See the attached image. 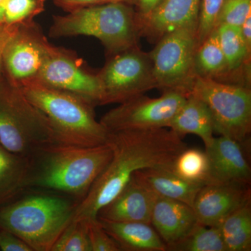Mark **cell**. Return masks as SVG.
I'll list each match as a JSON object with an SVG mask.
<instances>
[{
    "mask_svg": "<svg viewBox=\"0 0 251 251\" xmlns=\"http://www.w3.org/2000/svg\"><path fill=\"white\" fill-rule=\"evenodd\" d=\"M197 223L192 206L157 196L151 213V225L166 247L184 237Z\"/></svg>",
    "mask_w": 251,
    "mask_h": 251,
    "instance_id": "cell-17",
    "label": "cell"
},
{
    "mask_svg": "<svg viewBox=\"0 0 251 251\" xmlns=\"http://www.w3.org/2000/svg\"><path fill=\"white\" fill-rule=\"evenodd\" d=\"M161 0H134V7L138 15L151 12Z\"/></svg>",
    "mask_w": 251,
    "mask_h": 251,
    "instance_id": "cell-35",
    "label": "cell"
},
{
    "mask_svg": "<svg viewBox=\"0 0 251 251\" xmlns=\"http://www.w3.org/2000/svg\"><path fill=\"white\" fill-rule=\"evenodd\" d=\"M186 97L175 92L158 98L137 96L107 112L99 120L108 132L168 128Z\"/></svg>",
    "mask_w": 251,
    "mask_h": 251,
    "instance_id": "cell-11",
    "label": "cell"
},
{
    "mask_svg": "<svg viewBox=\"0 0 251 251\" xmlns=\"http://www.w3.org/2000/svg\"><path fill=\"white\" fill-rule=\"evenodd\" d=\"M225 0H201L198 21V44L214 30L216 20Z\"/></svg>",
    "mask_w": 251,
    "mask_h": 251,
    "instance_id": "cell-30",
    "label": "cell"
},
{
    "mask_svg": "<svg viewBox=\"0 0 251 251\" xmlns=\"http://www.w3.org/2000/svg\"><path fill=\"white\" fill-rule=\"evenodd\" d=\"M166 251H227L219 227L197 223L178 242L167 246Z\"/></svg>",
    "mask_w": 251,
    "mask_h": 251,
    "instance_id": "cell-25",
    "label": "cell"
},
{
    "mask_svg": "<svg viewBox=\"0 0 251 251\" xmlns=\"http://www.w3.org/2000/svg\"><path fill=\"white\" fill-rule=\"evenodd\" d=\"M50 251H92L89 239L88 221H71Z\"/></svg>",
    "mask_w": 251,
    "mask_h": 251,
    "instance_id": "cell-27",
    "label": "cell"
},
{
    "mask_svg": "<svg viewBox=\"0 0 251 251\" xmlns=\"http://www.w3.org/2000/svg\"><path fill=\"white\" fill-rule=\"evenodd\" d=\"M173 171L183 179L203 185L212 184L206 151L186 148L175 158Z\"/></svg>",
    "mask_w": 251,
    "mask_h": 251,
    "instance_id": "cell-26",
    "label": "cell"
},
{
    "mask_svg": "<svg viewBox=\"0 0 251 251\" xmlns=\"http://www.w3.org/2000/svg\"><path fill=\"white\" fill-rule=\"evenodd\" d=\"M88 233L92 251H121L115 239L102 227L98 219L88 221Z\"/></svg>",
    "mask_w": 251,
    "mask_h": 251,
    "instance_id": "cell-31",
    "label": "cell"
},
{
    "mask_svg": "<svg viewBox=\"0 0 251 251\" xmlns=\"http://www.w3.org/2000/svg\"><path fill=\"white\" fill-rule=\"evenodd\" d=\"M29 159L6 150L0 144V207L27 189Z\"/></svg>",
    "mask_w": 251,
    "mask_h": 251,
    "instance_id": "cell-22",
    "label": "cell"
},
{
    "mask_svg": "<svg viewBox=\"0 0 251 251\" xmlns=\"http://www.w3.org/2000/svg\"><path fill=\"white\" fill-rule=\"evenodd\" d=\"M157 196L134 176L97 214V219L112 222H142L151 224Z\"/></svg>",
    "mask_w": 251,
    "mask_h": 251,
    "instance_id": "cell-15",
    "label": "cell"
},
{
    "mask_svg": "<svg viewBox=\"0 0 251 251\" xmlns=\"http://www.w3.org/2000/svg\"><path fill=\"white\" fill-rule=\"evenodd\" d=\"M112 158L90 191L76 206L72 221H92L129 182L135 172L145 168L173 169L175 158L188 146L168 128L109 132Z\"/></svg>",
    "mask_w": 251,
    "mask_h": 251,
    "instance_id": "cell-1",
    "label": "cell"
},
{
    "mask_svg": "<svg viewBox=\"0 0 251 251\" xmlns=\"http://www.w3.org/2000/svg\"><path fill=\"white\" fill-rule=\"evenodd\" d=\"M16 26L17 25H9L4 23L0 25V66L1 65L5 46L16 29Z\"/></svg>",
    "mask_w": 251,
    "mask_h": 251,
    "instance_id": "cell-34",
    "label": "cell"
},
{
    "mask_svg": "<svg viewBox=\"0 0 251 251\" xmlns=\"http://www.w3.org/2000/svg\"><path fill=\"white\" fill-rule=\"evenodd\" d=\"M251 14V0H225L216 20L215 28L221 25L241 27Z\"/></svg>",
    "mask_w": 251,
    "mask_h": 251,
    "instance_id": "cell-29",
    "label": "cell"
},
{
    "mask_svg": "<svg viewBox=\"0 0 251 251\" xmlns=\"http://www.w3.org/2000/svg\"><path fill=\"white\" fill-rule=\"evenodd\" d=\"M201 0H161L151 12L138 15L140 36L156 43L168 33L198 25Z\"/></svg>",
    "mask_w": 251,
    "mask_h": 251,
    "instance_id": "cell-14",
    "label": "cell"
},
{
    "mask_svg": "<svg viewBox=\"0 0 251 251\" xmlns=\"http://www.w3.org/2000/svg\"><path fill=\"white\" fill-rule=\"evenodd\" d=\"M240 29L246 44L251 49V14L243 23Z\"/></svg>",
    "mask_w": 251,
    "mask_h": 251,
    "instance_id": "cell-36",
    "label": "cell"
},
{
    "mask_svg": "<svg viewBox=\"0 0 251 251\" xmlns=\"http://www.w3.org/2000/svg\"><path fill=\"white\" fill-rule=\"evenodd\" d=\"M133 176L158 197L168 198L192 206L204 185L180 177L172 169L150 168L135 172Z\"/></svg>",
    "mask_w": 251,
    "mask_h": 251,
    "instance_id": "cell-19",
    "label": "cell"
},
{
    "mask_svg": "<svg viewBox=\"0 0 251 251\" xmlns=\"http://www.w3.org/2000/svg\"><path fill=\"white\" fill-rule=\"evenodd\" d=\"M8 0H0V25L3 24V18H4V10L5 5Z\"/></svg>",
    "mask_w": 251,
    "mask_h": 251,
    "instance_id": "cell-37",
    "label": "cell"
},
{
    "mask_svg": "<svg viewBox=\"0 0 251 251\" xmlns=\"http://www.w3.org/2000/svg\"><path fill=\"white\" fill-rule=\"evenodd\" d=\"M215 29L227 63L226 83L251 87V49L246 44L240 27L221 25Z\"/></svg>",
    "mask_w": 251,
    "mask_h": 251,
    "instance_id": "cell-18",
    "label": "cell"
},
{
    "mask_svg": "<svg viewBox=\"0 0 251 251\" xmlns=\"http://www.w3.org/2000/svg\"><path fill=\"white\" fill-rule=\"evenodd\" d=\"M121 251H166V245L151 224L99 220Z\"/></svg>",
    "mask_w": 251,
    "mask_h": 251,
    "instance_id": "cell-21",
    "label": "cell"
},
{
    "mask_svg": "<svg viewBox=\"0 0 251 251\" xmlns=\"http://www.w3.org/2000/svg\"><path fill=\"white\" fill-rule=\"evenodd\" d=\"M56 143L60 142L49 119L0 66V144L11 152L29 158L40 149Z\"/></svg>",
    "mask_w": 251,
    "mask_h": 251,
    "instance_id": "cell-6",
    "label": "cell"
},
{
    "mask_svg": "<svg viewBox=\"0 0 251 251\" xmlns=\"http://www.w3.org/2000/svg\"><path fill=\"white\" fill-rule=\"evenodd\" d=\"M26 98L50 122L62 144L94 147L107 143L109 132L83 99L34 81L19 85Z\"/></svg>",
    "mask_w": 251,
    "mask_h": 251,
    "instance_id": "cell-5",
    "label": "cell"
},
{
    "mask_svg": "<svg viewBox=\"0 0 251 251\" xmlns=\"http://www.w3.org/2000/svg\"><path fill=\"white\" fill-rule=\"evenodd\" d=\"M49 36L55 39L93 36L110 56L138 46V14L134 6L125 3L85 6L64 16H54Z\"/></svg>",
    "mask_w": 251,
    "mask_h": 251,
    "instance_id": "cell-4",
    "label": "cell"
},
{
    "mask_svg": "<svg viewBox=\"0 0 251 251\" xmlns=\"http://www.w3.org/2000/svg\"><path fill=\"white\" fill-rule=\"evenodd\" d=\"M196 76L226 82L227 63L216 29L198 46L195 56Z\"/></svg>",
    "mask_w": 251,
    "mask_h": 251,
    "instance_id": "cell-23",
    "label": "cell"
},
{
    "mask_svg": "<svg viewBox=\"0 0 251 251\" xmlns=\"http://www.w3.org/2000/svg\"><path fill=\"white\" fill-rule=\"evenodd\" d=\"M219 228L227 251H251V202L229 214Z\"/></svg>",
    "mask_w": 251,
    "mask_h": 251,
    "instance_id": "cell-24",
    "label": "cell"
},
{
    "mask_svg": "<svg viewBox=\"0 0 251 251\" xmlns=\"http://www.w3.org/2000/svg\"><path fill=\"white\" fill-rule=\"evenodd\" d=\"M34 82L67 92L95 108L103 105L104 95L98 72L94 73L74 51L52 45Z\"/></svg>",
    "mask_w": 251,
    "mask_h": 251,
    "instance_id": "cell-10",
    "label": "cell"
},
{
    "mask_svg": "<svg viewBox=\"0 0 251 251\" xmlns=\"http://www.w3.org/2000/svg\"><path fill=\"white\" fill-rule=\"evenodd\" d=\"M108 144L82 147L56 143L29 159L26 188L60 193L80 202L112 158Z\"/></svg>",
    "mask_w": 251,
    "mask_h": 251,
    "instance_id": "cell-2",
    "label": "cell"
},
{
    "mask_svg": "<svg viewBox=\"0 0 251 251\" xmlns=\"http://www.w3.org/2000/svg\"><path fill=\"white\" fill-rule=\"evenodd\" d=\"M191 94L207 105L214 121V132L242 144L249 140L251 132L250 87L196 77Z\"/></svg>",
    "mask_w": 251,
    "mask_h": 251,
    "instance_id": "cell-8",
    "label": "cell"
},
{
    "mask_svg": "<svg viewBox=\"0 0 251 251\" xmlns=\"http://www.w3.org/2000/svg\"><path fill=\"white\" fill-rule=\"evenodd\" d=\"M47 0H8L5 5L3 23L18 25L34 21L45 9Z\"/></svg>",
    "mask_w": 251,
    "mask_h": 251,
    "instance_id": "cell-28",
    "label": "cell"
},
{
    "mask_svg": "<svg viewBox=\"0 0 251 251\" xmlns=\"http://www.w3.org/2000/svg\"><path fill=\"white\" fill-rule=\"evenodd\" d=\"M52 2L67 13L85 6L110 3H125L134 6V0H52Z\"/></svg>",
    "mask_w": 251,
    "mask_h": 251,
    "instance_id": "cell-32",
    "label": "cell"
},
{
    "mask_svg": "<svg viewBox=\"0 0 251 251\" xmlns=\"http://www.w3.org/2000/svg\"><path fill=\"white\" fill-rule=\"evenodd\" d=\"M250 202L251 184L212 183L200 190L193 209L199 224L219 227L229 214Z\"/></svg>",
    "mask_w": 251,
    "mask_h": 251,
    "instance_id": "cell-13",
    "label": "cell"
},
{
    "mask_svg": "<svg viewBox=\"0 0 251 251\" xmlns=\"http://www.w3.org/2000/svg\"><path fill=\"white\" fill-rule=\"evenodd\" d=\"M78 203L60 193L27 188L0 207V227L21 238L33 251H50Z\"/></svg>",
    "mask_w": 251,
    "mask_h": 251,
    "instance_id": "cell-3",
    "label": "cell"
},
{
    "mask_svg": "<svg viewBox=\"0 0 251 251\" xmlns=\"http://www.w3.org/2000/svg\"><path fill=\"white\" fill-rule=\"evenodd\" d=\"M0 251H33L21 238L7 229L0 227Z\"/></svg>",
    "mask_w": 251,
    "mask_h": 251,
    "instance_id": "cell-33",
    "label": "cell"
},
{
    "mask_svg": "<svg viewBox=\"0 0 251 251\" xmlns=\"http://www.w3.org/2000/svg\"><path fill=\"white\" fill-rule=\"evenodd\" d=\"M242 143L224 135L205 148L212 183L251 184V168Z\"/></svg>",
    "mask_w": 251,
    "mask_h": 251,
    "instance_id": "cell-16",
    "label": "cell"
},
{
    "mask_svg": "<svg viewBox=\"0 0 251 251\" xmlns=\"http://www.w3.org/2000/svg\"><path fill=\"white\" fill-rule=\"evenodd\" d=\"M198 25L168 33L150 51L156 89L188 97L196 79L195 56L199 44Z\"/></svg>",
    "mask_w": 251,
    "mask_h": 251,
    "instance_id": "cell-7",
    "label": "cell"
},
{
    "mask_svg": "<svg viewBox=\"0 0 251 251\" xmlns=\"http://www.w3.org/2000/svg\"><path fill=\"white\" fill-rule=\"evenodd\" d=\"M52 44L34 21L16 26L3 52V70L18 85L34 80L49 56Z\"/></svg>",
    "mask_w": 251,
    "mask_h": 251,
    "instance_id": "cell-12",
    "label": "cell"
},
{
    "mask_svg": "<svg viewBox=\"0 0 251 251\" xmlns=\"http://www.w3.org/2000/svg\"><path fill=\"white\" fill-rule=\"evenodd\" d=\"M98 75L103 87V105L122 103L156 89L151 54L139 46L108 56Z\"/></svg>",
    "mask_w": 251,
    "mask_h": 251,
    "instance_id": "cell-9",
    "label": "cell"
},
{
    "mask_svg": "<svg viewBox=\"0 0 251 251\" xmlns=\"http://www.w3.org/2000/svg\"><path fill=\"white\" fill-rule=\"evenodd\" d=\"M168 128L182 138L187 134L198 135L205 148L210 146L214 138V121L210 110L204 102L192 94L186 97Z\"/></svg>",
    "mask_w": 251,
    "mask_h": 251,
    "instance_id": "cell-20",
    "label": "cell"
}]
</instances>
